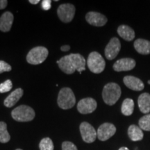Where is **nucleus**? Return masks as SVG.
Masks as SVG:
<instances>
[{
    "label": "nucleus",
    "mask_w": 150,
    "mask_h": 150,
    "mask_svg": "<svg viewBox=\"0 0 150 150\" xmlns=\"http://www.w3.org/2000/svg\"><path fill=\"white\" fill-rule=\"evenodd\" d=\"M56 63L60 69L67 74H73L75 71L81 73L86 70V60L79 54H71L65 56Z\"/></svg>",
    "instance_id": "obj_1"
},
{
    "label": "nucleus",
    "mask_w": 150,
    "mask_h": 150,
    "mask_svg": "<svg viewBox=\"0 0 150 150\" xmlns=\"http://www.w3.org/2000/svg\"><path fill=\"white\" fill-rule=\"evenodd\" d=\"M120 86L115 83H107L104 87L102 97L106 104L112 106L117 102L121 96Z\"/></svg>",
    "instance_id": "obj_2"
},
{
    "label": "nucleus",
    "mask_w": 150,
    "mask_h": 150,
    "mask_svg": "<svg viewBox=\"0 0 150 150\" xmlns=\"http://www.w3.org/2000/svg\"><path fill=\"white\" fill-rule=\"evenodd\" d=\"M57 102L62 109L67 110L72 108L76 103V98L72 89L70 88H63L59 93Z\"/></svg>",
    "instance_id": "obj_3"
},
{
    "label": "nucleus",
    "mask_w": 150,
    "mask_h": 150,
    "mask_svg": "<svg viewBox=\"0 0 150 150\" xmlns=\"http://www.w3.org/2000/svg\"><path fill=\"white\" fill-rule=\"evenodd\" d=\"M35 115L34 110L27 105H20L11 112V115L15 120L22 122L33 120Z\"/></svg>",
    "instance_id": "obj_4"
},
{
    "label": "nucleus",
    "mask_w": 150,
    "mask_h": 150,
    "mask_svg": "<svg viewBox=\"0 0 150 150\" xmlns=\"http://www.w3.org/2000/svg\"><path fill=\"white\" fill-rule=\"evenodd\" d=\"M87 65L92 72L99 74L104 71L106 63L100 54L97 52H93L89 54L87 60Z\"/></svg>",
    "instance_id": "obj_5"
},
{
    "label": "nucleus",
    "mask_w": 150,
    "mask_h": 150,
    "mask_svg": "<svg viewBox=\"0 0 150 150\" xmlns=\"http://www.w3.org/2000/svg\"><path fill=\"white\" fill-rule=\"evenodd\" d=\"M48 50L44 47H36L31 49L27 56V61L31 65H39L47 58Z\"/></svg>",
    "instance_id": "obj_6"
},
{
    "label": "nucleus",
    "mask_w": 150,
    "mask_h": 150,
    "mask_svg": "<svg viewBox=\"0 0 150 150\" xmlns=\"http://www.w3.org/2000/svg\"><path fill=\"white\" fill-rule=\"evenodd\" d=\"M57 14L60 20L65 23L70 22L75 14V7L71 4H63L57 9Z\"/></svg>",
    "instance_id": "obj_7"
},
{
    "label": "nucleus",
    "mask_w": 150,
    "mask_h": 150,
    "mask_svg": "<svg viewBox=\"0 0 150 150\" xmlns=\"http://www.w3.org/2000/svg\"><path fill=\"white\" fill-rule=\"evenodd\" d=\"M80 132L83 141L87 143H92L96 140L97 131L91 124L83 122L80 125Z\"/></svg>",
    "instance_id": "obj_8"
},
{
    "label": "nucleus",
    "mask_w": 150,
    "mask_h": 150,
    "mask_svg": "<svg viewBox=\"0 0 150 150\" xmlns=\"http://www.w3.org/2000/svg\"><path fill=\"white\" fill-rule=\"evenodd\" d=\"M116 132V127L111 123H104L97 129V138L101 141H106L111 138Z\"/></svg>",
    "instance_id": "obj_9"
},
{
    "label": "nucleus",
    "mask_w": 150,
    "mask_h": 150,
    "mask_svg": "<svg viewBox=\"0 0 150 150\" xmlns=\"http://www.w3.org/2000/svg\"><path fill=\"white\" fill-rule=\"evenodd\" d=\"M120 41L117 38H112L105 48V56L108 60L114 59L120 51Z\"/></svg>",
    "instance_id": "obj_10"
},
{
    "label": "nucleus",
    "mask_w": 150,
    "mask_h": 150,
    "mask_svg": "<svg viewBox=\"0 0 150 150\" xmlns=\"http://www.w3.org/2000/svg\"><path fill=\"white\" fill-rule=\"evenodd\" d=\"M97 106L95 99L91 97L82 99L77 104L78 111L81 114H89L95 111Z\"/></svg>",
    "instance_id": "obj_11"
},
{
    "label": "nucleus",
    "mask_w": 150,
    "mask_h": 150,
    "mask_svg": "<svg viewBox=\"0 0 150 150\" xmlns=\"http://www.w3.org/2000/svg\"><path fill=\"white\" fill-rule=\"evenodd\" d=\"M86 21L95 27H103L107 22V18L97 12H89L86 16Z\"/></svg>",
    "instance_id": "obj_12"
},
{
    "label": "nucleus",
    "mask_w": 150,
    "mask_h": 150,
    "mask_svg": "<svg viewBox=\"0 0 150 150\" xmlns=\"http://www.w3.org/2000/svg\"><path fill=\"white\" fill-rule=\"evenodd\" d=\"M136 61L133 59L125 58L117 60L114 63L113 70L116 72H122V71H129L133 70L136 66Z\"/></svg>",
    "instance_id": "obj_13"
},
{
    "label": "nucleus",
    "mask_w": 150,
    "mask_h": 150,
    "mask_svg": "<svg viewBox=\"0 0 150 150\" xmlns=\"http://www.w3.org/2000/svg\"><path fill=\"white\" fill-rule=\"evenodd\" d=\"M123 81L127 88L135 91H140L145 88L143 82L140 79L133 76H125Z\"/></svg>",
    "instance_id": "obj_14"
},
{
    "label": "nucleus",
    "mask_w": 150,
    "mask_h": 150,
    "mask_svg": "<svg viewBox=\"0 0 150 150\" xmlns=\"http://www.w3.org/2000/svg\"><path fill=\"white\" fill-rule=\"evenodd\" d=\"M14 16L12 13L7 11L0 18V30L2 32H8L11 29L13 22Z\"/></svg>",
    "instance_id": "obj_15"
},
{
    "label": "nucleus",
    "mask_w": 150,
    "mask_h": 150,
    "mask_svg": "<svg viewBox=\"0 0 150 150\" xmlns=\"http://www.w3.org/2000/svg\"><path fill=\"white\" fill-rule=\"evenodd\" d=\"M24 91L22 88H17L13 92H12L5 99L4 104L8 108L13 107L17 102L20 100L23 95Z\"/></svg>",
    "instance_id": "obj_16"
},
{
    "label": "nucleus",
    "mask_w": 150,
    "mask_h": 150,
    "mask_svg": "<svg viewBox=\"0 0 150 150\" xmlns=\"http://www.w3.org/2000/svg\"><path fill=\"white\" fill-rule=\"evenodd\" d=\"M138 104L142 113L148 114L150 112V95L147 93H142L138 97Z\"/></svg>",
    "instance_id": "obj_17"
},
{
    "label": "nucleus",
    "mask_w": 150,
    "mask_h": 150,
    "mask_svg": "<svg viewBox=\"0 0 150 150\" xmlns=\"http://www.w3.org/2000/svg\"><path fill=\"white\" fill-rule=\"evenodd\" d=\"M134 47L140 54L147 55L150 54V42L145 39H137L134 42Z\"/></svg>",
    "instance_id": "obj_18"
},
{
    "label": "nucleus",
    "mask_w": 150,
    "mask_h": 150,
    "mask_svg": "<svg viewBox=\"0 0 150 150\" xmlns=\"http://www.w3.org/2000/svg\"><path fill=\"white\" fill-rule=\"evenodd\" d=\"M117 33L120 36L127 41H131L135 38L134 31L127 25H120L117 29Z\"/></svg>",
    "instance_id": "obj_19"
},
{
    "label": "nucleus",
    "mask_w": 150,
    "mask_h": 150,
    "mask_svg": "<svg viewBox=\"0 0 150 150\" xmlns=\"http://www.w3.org/2000/svg\"><path fill=\"white\" fill-rule=\"evenodd\" d=\"M128 135L132 141H140L143 138V132L139 127L132 125L128 129Z\"/></svg>",
    "instance_id": "obj_20"
},
{
    "label": "nucleus",
    "mask_w": 150,
    "mask_h": 150,
    "mask_svg": "<svg viewBox=\"0 0 150 150\" xmlns=\"http://www.w3.org/2000/svg\"><path fill=\"white\" fill-rule=\"evenodd\" d=\"M134 109V102L130 98L125 99L122 104V113L125 116H129L133 113Z\"/></svg>",
    "instance_id": "obj_21"
},
{
    "label": "nucleus",
    "mask_w": 150,
    "mask_h": 150,
    "mask_svg": "<svg viewBox=\"0 0 150 150\" xmlns=\"http://www.w3.org/2000/svg\"><path fill=\"white\" fill-rule=\"evenodd\" d=\"M11 140V136L7 130V125L4 122H0V142L6 143Z\"/></svg>",
    "instance_id": "obj_22"
},
{
    "label": "nucleus",
    "mask_w": 150,
    "mask_h": 150,
    "mask_svg": "<svg viewBox=\"0 0 150 150\" xmlns=\"http://www.w3.org/2000/svg\"><path fill=\"white\" fill-rule=\"evenodd\" d=\"M138 125L142 130L150 131V114H147L140 118Z\"/></svg>",
    "instance_id": "obj_23"
},
{
    "label": "nucleus",
    "mask_w": 150,
    "mask_h": 150,
    "mask_svg": "<svg viewBox=\"0 0 150 150\" xmlns=\"http://www.w3.org/2000/svg\"><path fill=\"white\" fill-rule=\"evenodd\" d=\"M39 148L40 150H54V144L51 138H45L41 140Z\"/></svg>",
    "instance_id": "obj_24"
},
{
    "label": "nucleus",
    "mask_w": 150,
    "mask_h": 150,
    "mask_svg": "<svg viewBox=\"0 0 150 150\" xmlns=\"http://www.w3.org/2000/svg\"><path fill=\"white\" fill-rule=\"evenodd\" d=\"M13 88V83L11 80H6L5 81L4 83H1L0 84V93H7V92L10 91Z\"/></svg>",
    "instance_id": "obj_25"
},
{
    "label": "nucleus",
    "mask_w": 150,
    "mask_h": 150,
    "mask_svg": "<svg viewBox=\"0 0 150 150\" xmlns=\"http://www.w3.org/2000/svg\"><path fill=\"white\" fill-rule=\"evenodd\" d=\"M62 150H78L74 143L70 141H65L62 144Z\"/></svg>",
    "instance_id": "obj_26"
},
{
    "label": "nucleus",
    "mask_w": 150,
    "mask_h": 150,
    "mask_svg": "<svg viewBox=\"0 0 150 150\" xmlns=\"http://www.w3.org/2000/svg\"><path fill=\"white\" fill-rule=\"evenodd\" d=\"M11 69V66L8 63L4 61H0V74L5 72H10Z\"/></svg>",
    "instance_id": "obj_27"
},
{
    "label": "nucleus",
    "mask_w": 150,
    "mask_h": 150,
    "mask_svg": "<svg viewBox=\"0 0 150 150\" xmlns=\"http://www.w3.org/2000/svg\"><path fill=\"white\" fill-rule=\"evenodd\" d=\"M52 1L50 0H43L42 1V7L45 11H48L51 8Z\"/></svg>",
    "instance_id": "obj_28"
},
{
    "label": "nucleus",
    "mask_w": 150,
    "mask_h": 150,
    "mask_svg": "<svg viewBox=\"0 0 150 150\" xmlns=\"http://www.w3.org/2000/svg\"><path fill=\"white\" fill-rule=\"evenodd\" d=\"M8 1L6 0H0V10L4 9L7 6Z\"/></svg>",
    "instance_id": "obj_29"
},
{
    "label": "nucleus",
    "mask_w": 150,
    "mask_h": 150,
    "mask_svg": "<svg viewBox=\"0 0 150 150\" xmlns=\"http://www.w3.org/2000/svg\"><path fill=\"white\" fill-rule=\"evenodd\" d=\"M61 50L63 52H67L70 50V45H64L62 46L61 47Z\"/></svg>",
    "instance_id": "obj_30"
},
{
    "label": "nucleus",
    "mask_w": 150,
    "mask_h": 150,
    "mask_svg": "<svg viewBox=\"0 0 150 150\" xmlns=\"http://www.w3.org/2000/svg\"><path fill=\"white\" fill-rule=\"evenodd\" d=\"M29 1L31 4H37L40 2L39 0H29Z\"/></svg>",
    "instance_id": "obj_31"
},
{
    "label": "nucleus",
    "mask_w": 150,
    "mask_h": 150,
    "mask_svg": "<svg viewBox=\"0 0 150 150\" xmlns=\"http://www.w3.org/2000/svg\"><path fill=\"white\" fill-rule=\"evenodd\" d=\"M119 150H129V149L127 147H122L120 148Z\"/></svg>",
    "instance_id": "obj_32"
},
{
    "label": "nucleus",
    "mask_w": 150,
    "mask_h": 150,
    "mask_svg": "<svg viewBox=\"0 0 150 150\" xmlns=\"http://www.w3.org/2000/svg\"><path fill=\"white\" fill-rule=\"evenodd\" d=\"M147 83H148V84H150V80L148 81V82H147Z\"/></svg>",
    "instance_id": "obj_33"
},
{
    "label": "nucleus",
    "mask_w": 150,
    "mask_h": 150,
    "mask_svg": "<svg viewBox=\"0 0 150 150\" xmlns=\"http://www.w3.org/2000/svg\"><path fill=\"white\" fill-rule=\"evenodd\" d=\"M16 150H22V149H17Z\"/></svg>",
    "instance_id": "obj_34"
}]
</instances>
